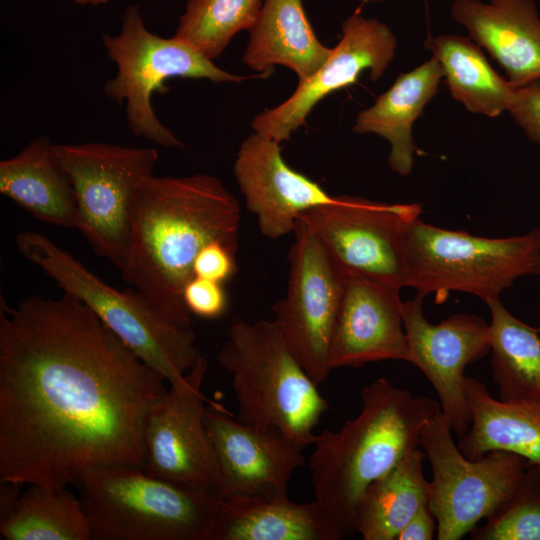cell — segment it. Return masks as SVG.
Returning a JSON list of instances; mask_svg holds the SVG:
<instances>
[{
	"label": "cell",
	"instance_id": "16",
	"mask_svg": "<svg viewBox=\"0 0 540 540\" xmlns=\"http://www.w3.org/2000/svg\"><path fill=\"white\" fill-rule=\"evenodd\" d=\"M204 420L217 459L219 499L288 497L291 476L305 463L301 447L276 429L232 418L210 400Z\"/></svg>",
	"mask_w": 540,
	"mask_h": 540
},
{
	"label": "cell",
	"instance_id": "25",
	"mask_svg": "<svg viewBox=\"0 0 540 540\" xmlns=\"http://www.w3.org/2000/svg\"><path fill=\"white\" fill-rule=\"evenodd\" d=\"M424 47L440 63L452 98L468 111L492 118L509 111L517 88L493 69L473 40L443 34L429 36Z\"/></svg>",
	"mask_w": 540,
	"mask_h": 540
},
{
	"label": "cell",
	"instance_id": "22",
	"mask_svg": "<svg viewBox=\"0 0 540 540\" xmlns=\"http://www.w3.org/2000/svg\"><path fill=\"white\" fill-rule=\"evenodd\" d=\"M0 193L40 221L78 227L73 184L46 136L33 139L17 155L0 162Z\"/></svg>",
	"mask_w": 540,
	"mask_h": 540
},
{
	"label": "cell",
	"instance_id": "32",
	"mask_svg": "<svg viewBox=\"0 0 540 540\" xmlns=\"http://www.w3.org/2000/svg\"><path fill=\"white\" fill-rule=\"evenodd\" d=\"M508 112L526 136L540 145V78L516 89Z\"/></svg>",
	"mask_w": 540,
	"mask_h": 540
},
{
	"label": "cell",
	"instance_id": "30",
	"mask_svg": "<svg viewBox=\"0 0 540 540\" xmlns=\"http://www.w3.org/2000/svg\"><path fill=\"white\" fill-rule=\"evenodd\" d=\"M470 534L473 540H540V466L529 462L512 497Z\"/></svg>",
	"mask_w": 540,
	"mask_h": 540
},
{
	"label": "cell",
	"instance_id": "14",
	"mask_svg": "<svg viewBox=\"0 0 540 540\" xmlns=\"http://www.w3.org/2000/svg\"><path fill=\"white\" fill-rule=\"evenodd\" d=\"M424 298L417 293L403 305L409 362L434 387L443 416L452 432L461 437L471 422L465 369L490 352L489 324L482 317L465 313L432 324L423 313Z\"/></svg>",
	"mask_w": 540,
	"mask_h": 540
},
{
	"label": "cell",
	"instance_id": "29",
	"mask_svg": "<svg viewBox=\"0 0 540 540\" xmlns=\"http://www.w3.org/2000/svg\"><path fill=\"white\" fill-rule=\"evenodd\" d=\"M262 0H187L174 37L214 60L236 33L249 30L263 5Z\"/></svg>",
	"mask_w": 540,
	"mask_h": 540
},
{
	"label": "cell",
	"instance_id": "21",
	"mask_svg": "<svg viewBox=\"0 0 540 540\" xmlns=\"http://www.w3.org/2000/svg\"><path fill=\"white\" fill-rule=\"evenodd\" d=\"M331 51L318 40L302 0H264L242 62L266 77L276 65L285 66L300 83L321 68Z\"/></svg>",
	"mask_w": 540,
	"mask_h": 540
},
{
	"label": "cell",
	"instance_id": "19",
	"mask_svg": "<svg viewBox=\"0 0 540 540\" xmlns=\"http://www.w3.org/2000/svg\"><path fill=\"white\" fill-rule=\"evenodd\" d=\"M451 17L514 87L540 78V16L534 0H454Z\"/></svg>",
	"mask_w": 540,
	"mask_h": 540
},
{
	"label": "cell",
	"instance_id": "5",
	"mask_svg": "<svg viewBox=\"0 0 540 540\" xmlns=\"http://www.w3.org/2000/svg\"><path fill=\"white\" fill-rule=\"evenodd\" d=\"M91 539L209 540L219 497L132 465L85 472L77 485Z\"/></svg>",
	"mask_w": 540,
	"mask_h": 540
},
{
	"label": "cell",
	"instance_id": "35",
	"mask_svg": "<svg viewBox=\"0 0 540 540\" xmlns=\"http://www.w3.org/2000/svg\"><path fill=\"white\" fill-rule=\"evenodd\" d=\"M25 485L0 481V520L7 518L15 509Z\"/></svg>",
	"mask_w": 540,
	"mask_h": 540
},
{
	"label": "cell",
	"instance_id": "9",
	"mask_svg": "<svg viewBox=\"0 0 540 540\" xmlns=\"http://www.w3.org/2000/svg\"><path fill=\"white\" fill-rule=\"evenodd\" d=\"M55 156L77 198V230L96 255L123 268L131 239V205L137 187L153 175V148L88 142L54 144Z\"/></svg>",
	"mask_w": 540,
	"mask_h": 540
},
{
	"label": "cell",
	"instance_id": "2",
	"mask_svg": "<svg viewBox=\"0 0 540 540\" xmlns=\"http://www.w3.org/2000/svg\"><path fill=\"white\" fill-rule=\"evenodd\" d=\"M241 211L217 177L198 173L155 176L137 187L123 280L169 322L192 327L183 289L200 250L215 241L237 252Z\"/></svg>",
	"mask_w": 540,
	"mask_h": 540
},
{
	"label": "cell",
	"instance_id": "20",
	"mask_svg": "<svg viewBox=\"0 0 540 540\" xmlns=\"http://www.w3.org/2000/svg\"><path fill=\"white\" fill-rule=\"evenodd\" d=\"M347 538L315 499H219L209 540H340Z\"/></svg>",
	"mask_w": 540,
	"mask_h": 540
},
{
	"label": "cell",
	"instance_id": "6",
	"mask_svg": "<svg viewBox=\"0 0 540 540\" xmlns=\"http://www.w3.org/2000/svg\"><path fill=\"white\" fill-rule=\"evenodd\" d=\"M20 254L38 266L65 293L84 302L142 362L169 384L180 380L202 357L192 327H179L159 314L135 289L119 291L34 231L18 234Z\"/></svg>",
	"mask_w": 540,
	"mask_h": 540
},
{
	"label": "cell",
	"instance_id": "24",
	"mask_svg": "<svg viewBox=\"0 0 540 540\" xmlns=\"http://www.w3.org/2000/svg\"><path fill=\"white\" fill-rule=\"evenodd\" d=\"M465 393L471 422L458 447L467 458L502 450L540 466V401L495 399L481 381L469 376Z\"/></svg>",
	"mask_w": 540,
	"mask_h": 540
},
{
	"label": "cell",
	"instance_id": "1",
	"mask_svg": "<svg viewBox=\"0 0 540 540\" xmlns=\"http://www.w3.org/2000/svg\"><path fill=\"white\" fill-rule=\"evenodd\" d=\"M166 381L79 298L0 295V481L64 489L88 470L144 469Z\"/></svg>",
	"mask_w": 540,
	"mask_h": 540
},
{
	"label": "cell",
	"instance_id": "13",
	"mask_svg": "<svg viewBox=\"0 0 540 540\" xmlns=\"http://www.w3.org/2000/svg\"><path fill=\"white\" fill-rule=\"evenodd\" d=\"M206 371L202 356L180 380L169 384L151 410L144 432V471L218 496L217 459L204 420Z\"/></svg>",
	"mask_w": 540,
	"mask_h": 540
},
{
	"label": "cell",
	"instance_id": "3",
	"mask_svg": "<svg viewBox=\"0 0 540 540\" xmlns=\"http://www.w3.org/2000/svg\"><path fill=\"white\" fill-rule=\"evenodd\" d=\"M361 400L360 413L339 430L315 434L309 459L314 499L347 537L356 533L368 487L420 447L425 424L441 412L439 402L382 377L362 389Z\"/></svg>",
	"mask_w": 540,
	"mask_h": 540
},
{
	"label": "cell",
	"instance_id": "15",
	"mask_svg": "<svg viewBox=\"0 0 540 540\" xmlns=\"http://www.w3.org/2000/svg\"><path fill=\"white\" fill-rule=\"evenodd\" d=\"M396 38L391 29L358 11L342 23V38L321 68L298 83L292 95L278 106L264 109L251 123L254 132L278 143L288 141L304 125L314 106L329 94L357 83L363 71L379 80L392 62Z\"/></svg>",
	"mask_w": 540,
	"mask_h": 540
},
{
	"label": "cell",
	"instance_id": "26",
	"mask_svg": "<svg viewBox=\"0 0 540 540\" xmlns=\"http://www.w3.org/2000/svg\"><path fill=\"white\" fill-rule=\"evenodd\" d=\"M424 451L408 453L366 490L357 512L356 532L364 540H396L399 532L428 505L430 481L423 471Z\"/></svg>",
	"mask_w": 540,
	"mask_h": 540
},
{
	"label": "cell",
	"instance_id": "37",
	"mask_svg": "<svg viewBox=\"0 0 540 540\" xmlns=\"http://www.w3.org/2000/svg\"><path fill=\"white\" fill-rule=\"evenodd\" d=\"M363 4H367V3H380L382 2L383 0H360ZM425 2V4L427 3V0H423Z\"/></svg>",
	"mask_w": 540,
	"mask_h": 540
},
{
	"label": "cell",
	"instance_id": "10",
	"mask_svg": "<svg viewBox=\"0 0 540 540\" xmlns=\"http://www.w3.org/2000/svg\"><path fill=\"white\" fill-rule=\"evenodd\" d=\"M419 446L433 471L428 506L437 520V539L459 540L495 514L514 494L529 461L492 450L467 458L455 445L442 412L424 426Z\"/></svg>",
	"mask_w": 540,
	"mask_h": 540
},
{
	"label": "cell",
	"instance_id": "23",
	"mask_svg": "<svg viewBox=\"0 0 540 540\" xmlns=\"http://www.w3.org/2000/svg\"><path fill=\"white\" fill-rule=\"evenodd\" d=\"M443 72L435 57L400 73L393 85L379 95L375 103L356 117L353 131L357 134L374 133L390 144L388 166L401 176L411 173L416 147L412 126L426 105L437 94Z\"/></svg>",
	"mask_w": 540,
	"mask_h": 540
},
{
	"label": "cell",
	"instance_id": "34",
	"mask_svg": "<svg viewBox=\"0 0 540 540\" xmlns=\"http://www.w3.org/2000/svg\"><path fill=\"white\" fill-rule=\"evenodd\" d=\"M437 533V520L429 506L421 507L399 532L396 540H432Z\"/></svg>",
	"mask_w": 540,
	"mask_h": 540
},
{
	"label": "cell",
	"instance_id": "18",
	"mask_svg": "<svg viewBox=\"0 0 540 540\" xmlns=\"http://www.w3.org/2000/svg\"><path fill=\"white\" fill-rule=\"evenodd\" d=\"M279 144L253 132L241 143L233 166L246 206L256 216L260 232L269 239L293 232L303 213L334 197L289 167Z\"/></svg>",
	"mask_w": 540,
	"mask_h": 540
},
{
	"label": "cell",
	"instance_id": "28",
	"mask_svg": "<svg viewBox=\"0 0 540 540\" xmlns=\"http://www.w3.org/2000/svg\"><path fill=\"white\" fill-rule=\"evenodd\" d=\"M14 511L0 520L4 540H90L80 499L64 489L27 485Z\"/></svg>",
	"mask_w": 540,
	"mask_h": 540
},
{
	"label": "cell",
	"instance_id": "4",
	"mask_svg": "<svg viewBox=\"0 0 540 540\" xmlns=\"http://www.w3.org/2000/svg\"><path fill=\"white\" fill-rule=\"evenodd\" d=\"M218 361L232 376L237 420L276 429L302 449L312 445L329 404L274 320L233 322Z\"/></svg>",
	"mask_w": 540,
	"mask_h": 540
},
{
	"label": "cell",
	"instance_id": "17",
	"mask_svg": "<svg viewBox=\"0 0 540 540\" xmlns=\"http://www.w3.org/2000/svg\"><path fill=\"white\" fill-rule=\"evenodd\" d=\"M400 288L360 275L346 274L333 328L331 370L370 362H409Z\"/></svg>",
	"mask_w": 540,
	"mask_h": 540
},
{
	"label": "cell",
	"instance_id": "8",
	"mask_svg": "<svg viewBox=\"0 0 540 540\" xmlns=\"http://www.w3.org/2000/svg\"><path fill=\"white\" fill-rule=\"evenodd\" d=\"M107 57L117 72L104 84V93L112 101L125 104L127 125L136 137L158 145L178 148L184 144L154 112L155 93H166L171 78L207 79L214 83H240L248 78H266L263 74H231L176 37L164 38L149 31L137 4L128 5L121 17L118 34L101 35Z\"/></svg>",
	"mask_w": 540,
	"mask_h": 540
},
{
	"label": "cell",
	"instance_id": "12",
	"mask_svg": "<svg viewBox=\"0 0 540 540\" xmlns=\"http://www.w3.org/2000/svg\"><path fill=\"white\" fill-rule=\"evenodd\" d=\"M292 233L287 293L272 310L291 352L319 385L331 371L329 347L346 274L302 220Z\"/></svg>",
	"mask_w": 540,
	"mask_h": 540
},
{
	"label": "cell",
	"instance_id": "7",
	"mask_svg": "<svg viewBox=\"0 0 540 540\" xmlns=\"http://www.w3.org/2000/svg\"><path fill=\"white\" fill-rule=\"evenodd\" d=\"M526 275H540V229L521 236L487 238L436 227L416 218L406 243V286L434 294L437 304L450 292L497 298Z\"/></svg>",
	"mask_w": 540,
	"mask_h": 540
},
{
	"label": "cell",
	"instance_id": "11",
	"mask_svg": "<svg viewBox=\"0 0 540 540\" xmlns=\"http://www.w3.org/2000/svg\"><path fill=\"white\" fill-rule=\"evenodd\" d=\"M421 214L416 203H385L359 196L333 199L303 213L302 220L345 274L402 289L406 286V243Z\"/></svg>",
	"mask_w": 540,
	"mask_h": 540
},
{
	"label": "cell",
	"instance_id": "33",
	"mask_svg": "<svg viewBox=\"0 0 540 540\" xmlns=\"http://www.w3.org/2000/svg\"><path fill=\"white\" fill-rule=\"evenodd\" d=\"M236 254V251L222 242L207 244L194 261V276L223 283L237 271Z\"/></svg>",
	"mask_w": 540,
	"mask_h": 540
},
{
	"label": "cell",
	"instance_id": "27",
	"mask_svg": "<svg viewBox=\"0 0 540 540\" xmlns=\"http://www.w3.org/2000/svg\"><path fill=\"white\" fill-rule=\"evenodd\" d=\"M485 303L491 313V365L499 399L540 401V328L517 319L499 297Z\"/></svg>",
	"mask_w": 540,
	"mask_h": 540
},
{
	"label": "cell",
	"instance_id": "36",
	"mask_svg": "<svg viewBox=\"0 0 540 540\" xmlns=\"http://www.w3.org/2000/svg\"><path fill=\"white\" fill-rule=\"evenodd\" d=\"M73 2L81 5H101L108 3L112 0H72Z\"/></svg>",
	"mask_w": 540,
	"mask_h": 540
},
{
	"label": "cell",
	"instance_id": "31",
	"mask_svg": "<svg viewBox=\"0 0 540 540\" xmlns=\"http://www.w3.org/2000/svg\"><path fill=\"white\" fill-rule=\"evenodd\" d=\"M183 301L192 315L205 319L222 316L227 296L221 282L194 276L183 289Z\"/></svg>",
	"mask_w": 540,
	"mask_h": 540
}]
</instances>
